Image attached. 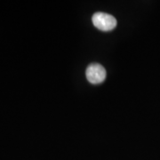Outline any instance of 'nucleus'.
Returning a JSON list of instances; mask_svg holds the SVG:
<instances>
[{
	"label": "nucleus",
	"mask_w": 160,
	"mask_h": 160,
	"mask_svg": "<svg viewBox=\"0 0 160 160\" xmlns=\"http://www.w3.org/2000/svg\"><path fill=\"white\" fill-rule=\"evenodd\" d=\"M92 22L98 29L102 31H110L114 29L117 26L116 18L109 13L102 12H95L92 15Z\"/></svg>",
	"instance_id": "nucleus-1"
},
{
	"label": "nucleus",
	"mask_w": 160,
	"mask_h": 160,
	"mask_svg": "<svg viewBox=\"0 0 160 160\" xmlns=\"http://www.w3.org/2000/svg\"><path fill=\"white\" fill-rule=\"evenodd\" d=\"M87 80L93 85L102 83L106 78V70L102 65L99 63H92L86 70Z\"/></svg>",
	"instance_id": "nucleus-2"
}]
</instances>
